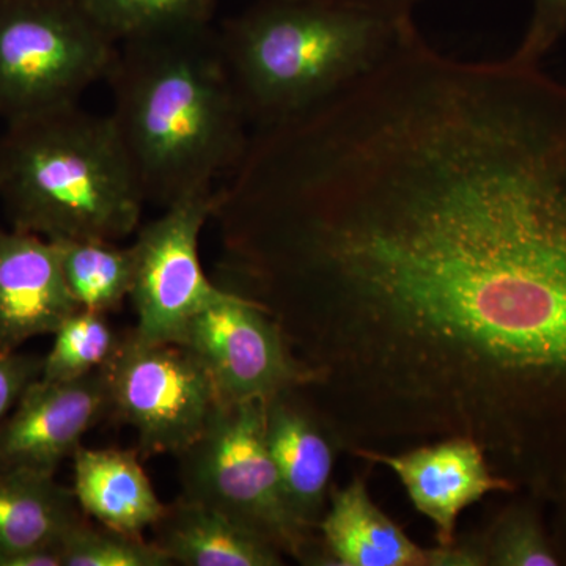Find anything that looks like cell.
<instances>
[{"label":"cell","mask_w":566,"mask_h":566,"mask_svg":"<svg viewBox=\"0 0 566 566\" xmlns=\"http://www.w3.org/2000/svg\"><path fill=\"white\" fill-rule=\"evenodd\" d=\"M57 248L66 289L80 308L120 311L129 297L134 279L132 245L123 248L106 240H59Z\"/></svg>","instance_id":"obj_18"},{"label":"cell","mask_w":566,"mask_h":566,"mask_svg":"<svg viewBox=\"0 0 566 566\" xmlns=\"http://www.w3.org/2000/svg\"><path fill=\"white\" fill-rule=\"evenodd\" d=\"M76 311L55 244L40 234L0 229V352L54 335Z\"/></svg>","instance_id":"obj_12"},{"label":"cell","mask_w":566,"mask_h":566,"mask_svg":"<svg viewBox=\"0 0 566 566\" xmlns=\"http://www.w3.org/2000/svg\"><path fill=\"white\" fill-rule=\"evenodd\" d=\"M566 35V0H532V17L526 33L512 57L542 63L547 52Z\"/></svg>","instance_id":"obj_23"},{"label":"cell","mask_w":566,"mask_h":566,"mask_svg":"<svg viewBox=\"0 0 566 566\" xmlns=\"http://www.w3.org/2000/svg\"><path fill=\"white\" fill-rule=\"evenodd\" d=\"M115 43L212 24L219 0H80Z\"/></svg>","instance_id":"obj_19"},{"label":"cell","mask_w":566,"mask_h":566,"mask_svg":"<svg viewBox=\"0 0 566 566\" xmlns=\"http://www.w3.org/2000/svg\"><path fill=\"white\" fill-rule=\"evenodd\" d=\"M513 502L499 513L479 538L485 566H558L564 564L553 536L547 535L538 501Z\"/></svg>","instance_id":"obj_20"},{"label":"cell","mask_w":566,"mask_h":566,"mask_svg":"<svg viewBox=\"0 0 566 566\" xmlns=\"http://www.w3.org/2000/svg\"><path fill=\"white\" fill-rule=\"evenodd\" d=\"M43 357L0 352V422L10 415L24 390L41 376Z\"/></svg>","instance_id":"obj_24"},{"label":"cell","mask_w":566,"mask_h":566,"mask_svg":"<svg viewBox=\"0 0 566 566\" xmlns=\"http://www.w3.org/2000/svg\"><path fill=\"white\" fill-rule=\"evenodd\" d=\"M214 191L164 208L136 232L129 300L137 316L133 333L142 340L178 342L189 319L227 293L200 260V234L211 221Z\"/></svg>","instance_id":"obj_8"},{"label":"cell","mask_w":566,"mask_h":566,"mask_svg":"<svg viewBox=\"0 0 566 566\" xmlns=\"http://www.w3.org/2000/svg\"><path fill=\"white\" fill-rule=\"evenodd\" d=\"M322 2L364 11L376 17L390 18V20H406V18H412V11L419 0H322Z\"/></svg>","instance_id":"obj_25"},{"label":"cell","mask_w":566,"mask_h":566,"mask_svg":"<svg viewBox=\"0 0 566 566\" xmlns=\"http://www.w3.org/2000/svg\"><path fill=\"white\" fill-rule=\"evenodd\" d=\"M323 564L337 566H431L422 547L375 504L363 476L331 488L318 524Z\"/></svg>","instance_id":"obj_14"},{"label":"cell","mask_w":566,"mask_h":566,"mask_svg":"<svg viewBox=\"0 0 566 566\" xmlns=\"http://www.w3.org/2000/svg\"><path fill=\"white\" fill-rule=\"evenodd\" d=\"M87 517L54 475L0 468V554L62 543Z\"/></svg>","instance_id":"obj_17"},{"label":"cell","mask_w":566,"mask_h":566,"mask_svg":"<svg viewBox=\"0 0 566 566\" xmlns=\"http://www.w3.org/2000/svg\"><path fill=\"white\" fill-rule=\"evenodd\" d=\"M153 543L185 566H281L285 556L251 528L180 497L151 526Z\"/></svg>","instance_id":"obj_16"},{"label":"cell","mask_w":566,"mask_h":566,"mask_svg":"<svg viewBox=\"0 0 566 566\" xmlns=\"http://www.w3.org/2000/svg\"><path fill=\"white\" fill-rule=\"evenodd\" d=\"M117 50L80 0H0V118L80 103Z\"/></svg>","instance_id":"obj_6"},{"label":"cell","mask_w":566,"mask_h":566,"mask_svg":"<svg viewBox=\"0 0 566 566\" xmlns=\"http://www.w3.org/2000/svg\"><path fill=\"white\" fill-rule=\"evenodd\" d=\"M0 566H63V542L0 554Z\"/></svg>","instance_id":"obj_26"},{"label":"cell","mask_w":566,"mask_h":566,"mask_svg":"<svg viewBox=\"0 0 566 566\" xmlns=\"http://www.w3.org/2000/svg\"><path fill=\"white\" fill-rule=\"evenodd\" d=\"M107 412L109 386L103 368L70 381L35 379L0 422V468L55 475Z\"/></svg>","instance_id":"obj_10"},{"label":"cell","mask_w":566,"mask_h":566,"mask_svg":"<svg viewBox=\"0 0 566 566\" xmlns=\"http://www.w3.org/2000/svg\"><path fill=\"white\" fill-rule=\"evenodd\" d=\"M214 281L270 315L342 449L449 438L566 485V84L416 22L318 106L253 129L214 191Z\"/></svg>","instance_id":"obj_1"},{"label":"cell","mask_w":566,"mask_h":566,"mask_svg":"<svg viewBox=\"0 0 566 566\" xmlns=\"http://www.w3.org/2000/svg\"><path fill=\"white\" fill-rule=\"evenodd\" d=\"M411 20L322 0H260L223 22L218 35L253 129L333 98L381 62Z\"/></svg>","instance_id":"obj_4"},{"label":"cell","mask_w":566,"mask_h":566,"mask_svg":"<svg viewBox=\"0 0 566 566\" xmlns=\"http://www.w3.org/2000/svg\"><path fill=\"white\" fill-rule=\"evenodd\" d=\"M137 452L81 446L73 455L71 490L82 512L96 523L122 534L144 536L166 504L159 501Z\"/></svg>","instance_id":"obj_15"},{"label":"cell","mask_w":566,"mask_h":566,"mask_svg":"<svg viewBox=\"0 0 566 566\" xmlns=\"http://www.w3.org/2000/svg\"><path fill=\"white\" fill-rule=\"evenodd\" d=\"M177 344L199 357L222 405L264 401L308 385L273 318L229 290L189 319Z\"/></svg>","instance_id":"obj_9"},{"label":"cell","mask_w":566,"mask_h":566,"mask_svg":"<svg viewBox=\"0 0 566 566\" xmlns=\"http://www.w3.org/2000/svg\"><path fill=\"white\" fill-rule=\"evenodd\" d=\"M0 202L11 229L115 243L139 230L147 205L111 115L80 103L6 123Z\"/></svg>","instance_id":"obj_3"},{"label":"cell","mask_w":566,"mask_h":566,"mask_svg":"<svg viewBox=\"0 0 566 566\" xmlns=\"http://www.w3.org/2000/svg\"><path fill=\"white\" fill-rule=\"evenodd\" d=\"M170 558L144 536L84 521L63 539V566H169Z\"/></svg>","instance_id":"obj_22"},{"label":"cell","mask_w":566,"mask_h":566,"mask_svg":"<svg viewBox=\"0 0 566 566\" xmlns=\"http://www.w3.org/2000/svg\"><path fill=\"white\" fill-rule=\"evenodd\" d=\"M177 458L182 497L232 517L285 557L323 564L316 531L286 504L264 436L263 401L218 405L202 434Z\"/></svg>","instance_id":"obj_5"},{"label":"cell","mask_w":566,"mask_h":566,"mask_svg":"<svg viewBox=\"0 0 566 566\" xmlns=\"http://www.w3.org/2000/svg\"><path fill=\"white\" fill-rule=\"evenodd\" d=\"M106 82L147 203L214 191L248 150L252 126L212 24L123 41Z\"/></svg>","instance_id":"obj_2"},{"label":"cell","mask_w":566,"mask_h":566,"mask_svg":"<svg viewBox=\"0 0 566 566\" xmlns=\"http://www.w3.org/2000/svg\"><path fill=\"white\" fill-rule=\"evenodd\" d=\"M107 315L80 308L54 333V344L43 357L41 379L70 381L102 370L120 345Z\"/></svg>","instance_id":"obj_21"},{"label":"cell","mask_w":566,"mask_h":566,"mask_svg":"<svg viewBox=\"0 0 566 566\" xmlns=\"http://www.w3.org/2000/svg\"><path fill=\"white\" fill-rule=\"evenodd\" d=\"M352 455L381 464L400 480L409 501L434 526L436 543L457 542L458 517L490 493H515L512 480L497 474L485 450L469 438H449L400 450L354 449Z\"/></svg>","instance_id":"obj_11"},{"label":"cell","mask_w":566,"mask_h":566,"mask_svg":"<svg viewBox=\"0 0 566 566\" xmlns=\"http://www.w3.org/2000/svg\"><path fill=\"white\" fill-rule=\"evenodd\" d=\"M263 416L286 504L305 527L318 532L340 442L297 389L264 400Z\"/></svg>","instance_id":"obj_13"},{"label":"cell","mask_w":566,"mask_h":566,"mask_svg":"<svg viewBox=\"0 0 566 566\" xmlns=\"http://www.w3.org/2000/svg\"><path fill=\"white\" fill-rule=\"evenodd\" d=\"M103 370L111 412L136 431L145 455H178L221 405L199 357L177 342H145L128 329Z\"/></svg>","instance_id":"obj_7"},{"label":"cell","mask_w":566,"mask_h":566,"mask_svg":"<svg viewBox=\"0 0 566 566\" xmlns=\"http://www.w3.org/2000/svg\"><path fill=\"white\" fill-rule=\"evenodd\" d=\"M558 504V543L557 547L560 551L562 557L566 556V486L562 493L557 495L556 501Z\"/></svg>","instance_id":"obj_27"}]
</instances>
